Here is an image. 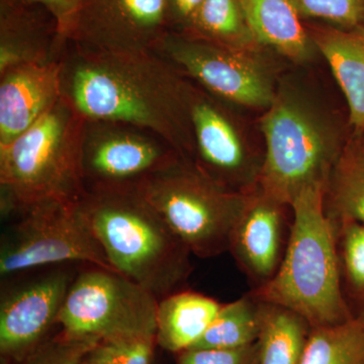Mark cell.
Instances as JSON below:
<instances>
[{
    "label": "cell",
    "instance_id": "obj_1",
    "mask_svg": "<svg viewBox=\"0 0 364 364\" xmlns=\"http://www.w3.org/2000/svg\"><path fill=\"white\" fill-rule=\"evenodd\" d=\"M184 77L155 52L90 51L68 43L62 58V97L85 119L151 132L191 162V83Z\"/></svg>",
    "mask_w": 364,
    "mask_h": 364
},
{
    "label": "cell",
    "instance_id": "obj_2",
    "mask_svg": "<svg viewBox=\"0 0 364 364\" xmlns=\"http://www.w3.org/2000/svg\"><path fill=\"white\" fill-rule=\"evenodd\" d=\"M79 207L117 272L158 301L183 289L193 254L136 186L87 188Z\"/></svg>",
    "mask_w": 364,
    "mask_h": 364
},
{
    "label": "cell",
    "instance_id": "obj_3",
    "mask_svg": "<svg viewBox=\"0 0 364 364\" xmlns=\"http://www.w3.org/2000/svg\"><path fill=\"white\" fill-rule=\"evenodd\" d=\"M325 191L306 188L294 198L291 236L279 270L250 291L257 301L296 314L311 328L354 317L344 294L336 226L326 214Z\"/></svg>",
    "mask_w": 364,
    "mask_h": 364
},
{
    "label": "cell",
    "instance_id": "obj_4",
    "mask_svg": "<svg viewBox=\"0 0 364 364\" xmlns=\"http://www.w3.org/2000/svg\"><path fill=\"white\" fill-rule=\"evenodd\" d=\"M85 121L61 97L28 130L0 146L2 219L45 200H81L86 191L81 166Z\"/></svg>",
    "mask_w": 364,
    "mask_h": 364
},
{
    "label": "cell",
    "instance_id": "obj_5",
    "mask_svg": "<svg viewBox=\"0 0 364 364\" xmlns=\"http://www.w3.org/2000/svg\"><path fill=\"white\" fill-rule=\"evenodd\" d=\"M136 186L193 255L212 258L229 252L249 193L223 188L181 157Z\"/></svg>",
    "mask_w": 364,
    "mask_h": 364
},
{
    "label": "cell",
    "instance_id": "obj_6",
    "mask_svg": "<svg viewBox=\"0 0 364 364\" xmlns=\"http://www.w3.org/2000/svg\"><path fill=\"white\" fill-rule=\"evenodd\" d=\"M265 140L258 188L291 207L306 188H327L341 151L338 139L296 98L277 95L261 122Z\"/></svg>",
    "mask_w": 364,
    "mask_h": 364
},
{
    "label": "cell",
    "instance_id": "obj_7",
    "mask_svg": "<svg viewBox=\"0 0 364 364\" xmlns=\"http://www.w3.org/2000/svg\"><path fill=\"white\" fill-rule=\"evenodd\" d=\"M9 219L0 240L1 280L65 264L116 272L91 232L79 202L45 200Z\"/></svg>",
    "mask_w": 364,
    "mask_h": 364
},
{
    "label": "cell",
    "instance_id": "obj_8",
    "mask_svg": "<svg viewBox=\"0 0 364 364\" xmlns=\"http://www.w3.org/2000/svg\"><path fill=\"white\" fill-rule=\"evenodd\" d=\"M157 306L154 294L121 273L85 267L72 282L57 325L70 336L100 341L155 339Z\"/></svg>",
    "mask_w": 364,
    "mask_h": 364
},
{
    "label": "cell",
    "instance_id": "obj_9",
    "mask_svg": "<svg viewBox=\"0 0 364 364\" xmlns=\"http://www.w3.org/2000/svg\"><path fill=\"white\" fill-rule=\"evenodd\" d=\"M154 52L220 100L267 109L277 97L272 75L250 50L171 33Z\"/></svg>",
    "mask_w": 364,
    "mask_h": 364
},
{
    "label": "cell",
    "instance_id": "obj_10",
    "mask_svg": "<svg viewBox=\"0 0 364 364\" xmlns=\"http://www.w3.org/2000/svg\"><path fill=\"white\" fill-rule=\"evenodd\" d=\"M76 267L42 268L1 280L0 353L4 361L23 358L47 339L77 275Z\"/></svg>",
    "mask_w": 364,
    "mask_h": 364
},
{
    "label": "cell",
    "instance_id": "obj_11",
    "mask_svg": "<svg viewBox=\"0 0 364 364\" xmlns=\"http://www.w3.org/2000/svg\"><path fill=\"white\" fill-rule=\"evenodd\" d=\"M179 157L151 132L114 122L85 121L81 166L86 189L136 186Z\"/></svg>",
    "mask_w": 364,
    "mask_h": 364
},
{
    "label": "cell",
    "instance_id": "obj_12",
    "mask_svg": "<svg viewBox=\"0 0 364 364\" xmlns=\"http://www.w3.org/2000/svg\"><path fill=\"white\" fill-rule=\"evenodd\" d=\"M168 0H80L67 42L97 52H154L173 33Z\"/></svg>",
    "mask_w": 364,
    "mask_h": 364
},
{
    "label": "cell",
    "instance_id": "obj_13",
    "mask_svg": "<svg viewBox=\"0 0 364 364\" xmlns=\"http://www.w3.org/2000/svg\"><path fill=\"white\" fill-rule=\"evenodd\" d=\"M218 100L191 85L189 114L195 136L191 163L223 188L247 195L258 188L263 159L254 156Z\"/></svg>",
    "mask_w": 364,
    "mask_h": 364
},
{
    "label": "cell",
    "instance_id": "obj_14",
    "mask_svg": "<svg viewBox=\"0 0 364 364\" xmlns=\"http://www.w3.org/2000/svg\"><path fill=\"white\" fill-rule=\"evenodd\" d=\"M289 205L256 188L249 193L245 208L230 238L229 252L251 282L252 289L267 284L284 259L291 236Z\"/></svg>",
    "mask_w": 364,
    "mask_h": 364
},
{
    "label": "cell",
    "instance_id": "obj_15",
    "mask_svg": "<svg viewBox=\"0 0 364 364\" xmlns=\"http://www.w3.org/2000/svg\"><path fill=\"white\" fill-rule=\"evenodd\" d=\"M61 61L0 72V146L32 127L62 97Z\"/></svg>",
    "mask_w": 364,
    "mask_h": 364
},
{
    "label": "cell",
    "instance_id": "obj_16",
    "mask_svg": "<svg viewBox=\"0 0 364 364\" xmlns=\"http://www.w3.org/2000/svg\"><path fill=\"white\" fill-rule=\"evenodd\" d=\"M31 4L1 0L0 72L23 64L61 61L68 42L57 23H46Z\"/></svg>",
    "mask_w": 364,
    "mask_h": 364
},
{
    "label": "cell",
    "instance_id": "obj_17",
    "mask_svg": "<svg viewBox=\"0 0 364 364\" xmlns=\"http://www.w3.org/2000/svg\"><path fill=\"white\" fill-rule=\"evenodd\" d=\"M223 304L193 291H179L158 301L156 344L181 353L202 338Z\"/></svg>",
    "mask_w": 364,
    "mask_h": 364
},
{
    "label": "cell",
    "instance_id": "obj_18",
    "mask_svg": "<svg viewBox=\"0 0 364 364\" xmlns=\"http://www.w3.org/2000/svg\"><path fill=\"white\" fill-rule=\"evenodd\" d=\"M314 39L346 97L352 126L364 131V28L321 30Z\"/></svg>",
    "mask_w": 364,
    "mask_h": 364
},
{
    "label": "cell",
    "instance_id": "obj_19",
    "mask_svg": "<svg viewBox=\"0 0 364 364\" xmlns=\"http://www.w3.org/2000/svg\"><path fill=\"white\" fill-rule=\"evenodd\" d=\"M241 1L257 44L268 46L294 61L310 56V39L291 0Z\"/></svg>",
    "mask_w": 364,
    "mask_h": 364
},
{
    "label": "cell",
    "instance_id": "obj_20",
    "mask_svg": "<svg viewBox=\"0 0 364 364\" xmlns=\"http://www.w3.org/2000/svg\"><path fill=\"white\" fill-rule=\"evenodd\" d=\"M310 329L291 311L262 303L256 364H299Z\"/></svg>",
    "mask_w": 364,
    "mask_h": 364
},
{
    "label": "cell",
    "instance_id": "obj_21",
    "mask_svg": "<svg viewBox=\"0 0 364 364\" xmlns=\"http://www.w3.org/2000/svg\"><path fill=\"white\" fill-rule=\"evenodd\" d=\"M181 33L234 49L256 44L241 0H205Z\"/></svg>",
    "mask_w": 364,
    "mask_h": 364
},
{
    "label": "cell",
    "instance_id": "obj_22",
    "mask_svg": "<svg viewBox=\"0 0 364 364\" xmlns=\"http://www.w3.org/2000/svg\"><path fill=\"white\" fill-rule=\"evenodd\" d=\"M325 210L336 227L348 222L364 227V151L340 155L326 188Z\"/></svg>",
    "mask_w": 364,
    "mask_h": 364
},
{
    "label": "cell",
    "instance_id": "obj_23",
    "mask_svg": "<svg viewBox=\"0 0 364 364\" xmlns=\"http://www.w3.org/2000/svg\"><path fill=\"white\" fill-rule=\"evenodd\" d=\"M299 364H364V317L311 328Z\"/></svg>",
    "mask_w": 364,
    "mask_h": 364
},
{
    "label": "cell",
    "instance_id": "obj_24",
    "mask_svg": "<svg viewBox=\"0 0 364 364\" xmlns=\"http://www.w3.org/2000/svg\"><path fill=\"white\" fill-rule=\"evenodd\" d=\"M261 306L249 293L223 304L217 317L191 348H240L256 343L261 331Z\"/></svg>",
    "mask_w": 364,
    "mask_h": 364
},
{
    "label": "cell",
    "instance_id": "obj_25",
    "mask_svg": "<svg viewBox=\"0 0 364 364\" xmlns=\"http://www.w3.org/2000/svg\"><path fill=\"white\" fill-rule=\"evenodd\" d=\"M336 229L344 291L360 306L358 316L364 317V227L348 222Z\"/></svg>",
    "mask_w": 364,
    "mask_h": 364
},
{
    "label": "cell",
    "instance_id": "obj_26",
    "mask_svg": "<svg viewBox=\"0 0 364 364\" xmlns=\"http://www.w3.org/2000/svg\"><path fill=\"white\" fill-rule=\"evenodd\" d=\"M98 342L100 340L70 336L61 331L54 338L46 339L23 358L4 361V364H81Z\"/></svg>",
    "mask_w": 364,
    "mask_h": 364
},
{
    "label": "cell",
    "instance_id": "obj_27",
    "mask_svg": "<svg viewBox=\"0 0 364 364\" xmlns=\"http://www.w3.org/2000/svg\"><path fill=\"white\" fill-rule=\"evenodd\" d=\"M156 344L152 338H123L100 341L82 364H151Z\"/></svg>",
    "mask_w": 364,
    "mask_h": 364
},
{
    "label": "cell",
    "instance_id": "obj_28",
    "mask_svg": "<svg viewBox=\"0 0 364 364\" xmlns=\"http://www.w3.org/2000/svg\"><path fill=\"white\" fill-rule=\"evenodd\" d=\"M299 18H321L348 30L363 28L364 0H291Z\"/></svg>",
    "mask_w": 364,
    "mask_h": 364
},
{
    "label": "cell",
    "instance_id": "obj_29",
    "mask_svg": "<svg viewBox=\"0 0 364 364\" xmlns=\"http://www.w3.org/2000/svg\"><path fill=\"white\" fill-rule=\"evenodd\" d=\"M257 358L258 341L240 348H189L176 364H256Z\"/></svg>",
    "mask_w": 364,
    "mask_h": 364
},
{
    "label": "cell",
    "instance_id": "obj_30",
    "mask_svg": "<svg viewBox=\"0 0 364 364\" xmlns=\"http://www.w3.org/2000/svg\"><path fill=\"white\" fill-rule=\"evenodd\" d=\"M13 1L43 7L56 21L60 33L67 41V35L77 13L80 0H13Z\"/></svg>",
    "mask_w": 364,
    "mask_h": 364
},
{
    "label": "cell",
    "instance_id": "obj_31",
    "mask_svg": "<svg viewBox=\"0 0 364 364\" xmlns=\"http://www.w3.org/2000/svg\"><path fill=\"white\" fill-rule=\"evenodd\" d=\"M168 2L172 25L181 26L184 28L181 33H183L205 0H168Z\"/></svg>",
    "mask_w": 364,
    "mask_h": 364
},
{
    "label": "cell",
    "instance_id": "obj_32",
    "mask_svg": "<svg viewBox=\"0 0 364 364\" xmlns=\"http://www.w3.org/2000/svg\"><path fill=\"white\" fill-rule=\"evenodd\" d=\"M81 364H82V363H81Z\"/></svg>",
    "mask_w": 364,
    "mask_h": 364
}]
</instances>
